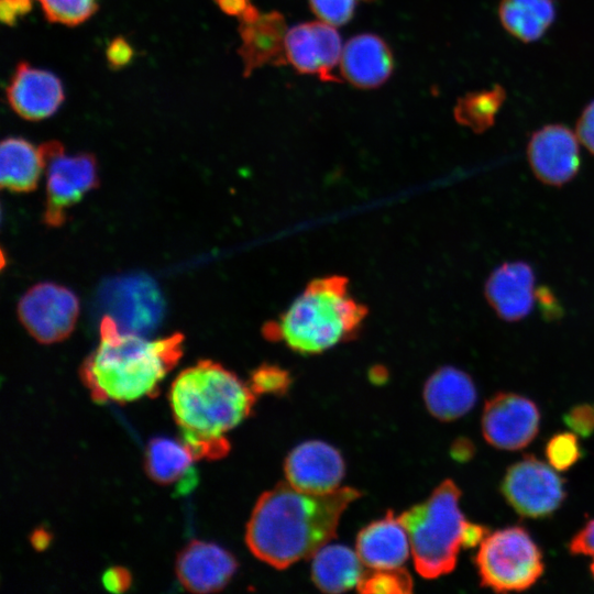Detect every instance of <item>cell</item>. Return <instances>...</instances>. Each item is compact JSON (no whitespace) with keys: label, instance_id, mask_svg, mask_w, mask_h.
Returning a JSON list of instances; mask_svg holds the SVG:
<instances>
[{"label":"cell","instance_id":"d6986e66","mask_svg":"<svg viewBox=\"0 0 594 594\" xmlns=\"http://www.w3.org/2000/svg\"><path fill=\"white\" fill-rule=\"evenodd\" d=\"M355 550L372 570L400 568L411 552L407 530L392 512L359 532Z\"/></svg>","mask_w":594,"mask_h":594},{"label":"cell","instance_id":"e0dca14e","mask_svg":"<svg viewBox=\"0 0 594 594\" xmlns=\"http://www.w3.org/2000/svg\"><path fill=\"white\" fill-rule=\"evenodd\" d=\"M11 108L23 119L42 120L54 114L64 100L61 80L52 73L20 63L7 89Z\"/></svg>","mask_w":594,"mask_h":594},{"label":"cell","instance_id":"ab89813d","mask_svg":"<svg viewBox=\"0 0 594 594\" xmlns=\"http://www.w3.org/2000/svg\"><path fill=\"white\" fill-rule=\"evenodd\" d=\"M488 535L490 530L485 526L468 521L463 530L462 548H475L480 546Z\"/></svg>","mask_w":594,"mask_h":594},{"label":"cell","instance_id":"603a6c76","mask_svg":"<svg viewBox=\"0 0 594 594\" xmlns=\"http://www.w3.org/2000/svg\"><path fill=\"white\" fill-rule=\"evenodd\" d=\"M364 563L356 550L342 544H324L312 556L311 579L326 593H342L358 587Z\"/></svg>","mask_w":594,"mask_h":594},{"label":"cell","instance_id":"7c38bea8","mask_svg":"<svg viewBox=\"0 0 594 594\" xmlns=\"http://www.w3.org/2000/svg\"><path fill=\"white\" fill-rule=\"evenodd\" d=\"M529 166L538 180L549 186H563L580 169L579 140L561 124L546 125L535 131L528 142Z\"/></svg>","mask_w":594,"mask_h":594},{"label":"cell","instance_id":"8fae6325","mask_svg":"<svg viewBox=\"0 0 594 594\" xmlns=\"http://www.w3.org/2000/svg\"><path fill=\"white\" fill-rule=\"evenodd\" d=\"M343 47L334 26L323 21L294 25L285 37V55L301 74L318 75L323 81H339L332 70L340 64Z\"/></svg>","mask_w":594,"mask_h":594},{"label":"cell","instance_id":"f546056e","mask_svg":"<svg viewBox=\"0 0 594 594\" xmlns=\"http://www.w3.org/2000/svg\"><path fill=\"white\" fill-rule=\"evenodd\" d=\"M250 387L256 394H283L290 385V375L278 365L263 364L251 374Z\"/></svg>","mask_w":594,"mask_h":594},{"label":"cell","instance_id":"5b68a950","mask_svg":"<svg viewBox=\"0 0 594 594\" xmlns=\"http://www.w3.org/2000/svg\"><path fill=\"white\" fill-rule=\"evenodd\" d=\"M461 495L448 479L426 501L398 516L409 537L416 571L425 579L446 575L457 565L468 522L460 509Z\"/></svg>","mask_w":594,"mask_h":594},{"label":"cell","instance_id":"e575fe53","mask_svg":"<svg viewBox=\"0 0 594 594\" xmlns=\"http://www.w3.org/2000/svg\"><path fill=\"white\" fill-rule=\"evenodd\" d=\"M219 8L229 15L239 16L241 22H248L260 15L250 0H215Z\"/></svg>","mask_w":594,"mask_h":594},{"label":"cell","instance_id":"f35d334b","mask_svg":"<svg viewBox=\"0 0 594 594\" xmlns=\"http://www.w3.org/2000/svg\"><path fill=\"white\" fill-rule=\"evenodd\" d=\"M536 301H538L544 318L553 319L561 315V307L557 301L556 296L548 287H539L536 289Z\"/></svg>","mask_w":594,"mask_h":594},{"label":"cell","instance_id":"d6a6232c","mask_svg":"<svg viewBox=\"0 0 594 594\" xmlns=\"http://www.w3.org/2000/svg\"><path fill=\"white\" fill-rule=\"evenodd\" d=\"M575 134L584 147L594 155V101L583 110L579 118Z\"/></svg>","mask_w":594,"mask_h":594},{"label":"cell","instance_id":"4fadbf2b","mask_svg":"<svg viewBox=\"0 0 594 594\" xmlns=\"http://www.w3.org/2000/svg\"><path fill=\"white\" fill-rule=\"evenodd\" d=\"M105 302L118 327L127 332L144 334L161 319V294L146 277H128L113 280L105 290Z\"/></svg>","mask_w":594,"mask_h":594},{"label":"cell","instance_id":"30bf717a","mask_svg":"<svg viewBox=\"0 0 594 594\" xmlns=\"http://www.w3.org/2000/svg\"><path fill=\"white\" fill-rule=\"evenodd\" d=\"M540 419V410L531 399L501 392L485 403L481 428L484 439L492 447L516 451L536 438Z\"/></svg>","mask_w":594,"mask_h":594},{"label":"cell","instance_id":"d590c367","mask_svg":"<svg viewBox=\"0 0 594 594\" xmlns=\"http://www.w3.org/2000/svg\"><path fill=\"white\" fill-rule=\"evenodd\" d=\"M106 55L109 64L114 68H119L131 62L133 50L123 37H116L108 45Z\"/></svg>","mask_w":594,"mask_h":594},{"label":"cell","instance_id":"8992f818","mask_svg":"<svg viewBox=\"0 0 594 594\" xmlns=\"http://www.w3.org/2000/svg\"><path fill=\"white\" fill-rule=\"evenodd\" d=\"M475 565L481 585L496 593L528 590L544 570L539 547L518 526L490 534L479 546Z\"/></svg>","mask_w":594,"mask_h":594},{"label":"cell","instance_id":"4dcf8cb0","mask_svg":"<svg viewBox=\"0 0 594 594\" xmlns=\"http://www.w3.org/2000/svg\"><path fill=\"white\" fill-rule=\"evenodd\" d=\"M309 4L321 21L340 26L352 18L355 0H309Z\"/></svg>","mask_w":594,"mask_h":594},{"label":"cell","instance_id":"836d02e7","mask_svg":"<svg viewBox=\"0 0 594 594\" xmlns=\"http://www.w3.org/2000/svg\"><path fill=\"white\" fill-rule=\"evenodd\" d=\"M569 550L574 556H590L594 559V519L572 538Z\"/></svg>","mask_w":594,"mask_h":594},{"label":"cell","instance_id":"2e32d148","mask_svg":"<svg viewBox=\"0 0 594 594\" xmlns=\"http://www.w3.org/2000/svg\"><path fill=\"white\" fill-rule=\"evenodd\" d=\"M238 568L235 558L216 543L193 540L177 556L176 574L184 588L191 593L222 590Z\"/></svg>","mask_w":594,"mask_h":594},{"label":"cell","instance_id":"4316f807","mask_svg":"<svg viewBox=\"0 0 594 594\" xmlns=\"http://www.w3.org/2000/svg\"><path fill=\"white\" fill-rule=\"evenodd\" d=\"M361 593L404 594L413 590L410 574L400 568L373 570L358 585Z\"/></svg>","mask_w":594,"mask_h":594},{"label":"cell","instance_id":"d4e9b609","mask_svg":"<svg viewBox=\"0 0 594 594\" xmlns=\"http://www.w3.org/2000/svg\"><path fill=\"white\" fill-rule=\"evenodd\" d=\"M501 22L513 36L532 42L542 36L554 19L551 0H502Z\"/></svg>","mask_w":594,"mask_h":594},{"label":"cell","instance_id":"52a82bcc","mask_svg":"<svg viewBox=\"0 0 594 594\" xmlns=\"http://www.w3.org/2000/svg\"><path fill=\"white\" fill-rule=\"evenodd\" d=\"M46 172V201L44 222L59 227L67 210L98 186V168L91 154L67 155L61 143L42 144Z\"/></svg>","mask_w":594,"mask_h":594},{"label":"cell","instance_id":"5bb4252c","mask_svg":"<svg viewBox=\"0 0 594 594\" xmlns=\"http://www.w3.org/2000/svg\"><path fill=\"white\" fill-rule=\"evenodd\" d=\"M344 461L332 446L310 440L295 447L284 464L287 483L297 490L323 494L338 490L344 476Z\"/></svg>","mask_w":594,"mask_h":594},{"label":"cell","instance_id":"ac0fdd59","mask_svg":"<svg viewBox=\"0 0 594 594\" xmlns=\"http://www.w3.org/2000/svg\"><path fill=\"white\" fill-rule=\"evenodd\" d=\"M339 66L343 78L353 86L376 88L389 78L394 58L383 38L364 33L345 43Z\"/></svg>","mask_w":594,"mask_h":594},{"label":"cell","instance_id":"b9f144b4","mask_svg":"<svg viewBox=\"0 0 594 594\" xmlns=\"http://www.w3.org/2000/svg\"><path fill=\"white\" fill-rule=\"evenodd\" d=\"M590 570H591L592 576L594 579V559H593V562L591 563Z\"/></svg>","mask_w":594,"mask_h":594},{"label":"cell","instance_id":"60d3db41","mask_svg":"<svg viewBox=\"0 0 594 594\" xmlns=\"http://www.w3.org/2000/svg\"><path fill=\"white\" fill-rule=\"evenodd\" d=\"M474 453L475 447L473 442L465 438L458 439L451 448L452 457L460 462L469 461Z\"/></svg>","mask_w":594,"mask_h":594},{"label":"cell","instance_id":"ba28073f","mask_svg":"<svg viewBox=\"0 0 594 594\" xmlns=\"http://www.w3.org/2000/svg\"><path fill=\"white\" fill-rule=\"evenodd\" d=\"M501 491L518 515L534 519L552 515L566 496L564 479L534 455L507 469Z\"/></svg>","mask_w":594,"mask_h":594},{"label":"cell","instance_id":"7a4b0ae2","mask_svg":"<svg viewBox=\"0 0 594 594\" xmlns=\"http://www.w3.org/2000/svg\"><path fill=\"white\" fill-rule=\"evenodd\" d=\"M256 396L233 372L201 360L177 375L168 399L180 440L196 460H217L229 452L226 436L251 414Z\"/></svg>","mask_w":594,"mask_h":594},{"label":"cell","instance_id":"9a60e30c","mask_svg":"<svg viewBox=\"0 0 594 594\" xmlns=\"http://www.w3.org/2000/svg\"><path fill=\"white\" fill-rule=\"evenodd\" d=\"M536 276L525 261L505 262L488 275L484 296L499 319L515 322L526 318L536 301Z\"/></svg>","mask_w":594,"mask_h":594},{"label":"cell","instance_id":"277c9868","mask_svg":"<svg viewBox=\"0 0 594 594\" xmlns=\"http://www.w3.org/2000/svg\"><path fill=\"white\" fill-rule=\"evenodd\" d=\"M366 314L365 306L351 295L345 277H320L264 327V334L298 353L318 354L352 338Z\"/></svg>","mask_w":594,"mask_h":594},{"label":"cell","instance_id":"9c48e42d","mask_svg":"<svg viewBox=\"0 0 594 594\" xmlns=\"http://www.w3.org/2000/svg\"><path fill=\"white\" fill-rule=\"evenodd\" d=\"M79 315V300L65 286L45 282L31 287L19 300L18 316L26 331L41 343L66 339Z\"/></svg>","mask_w":594,"mask_h":594},{"label":"cell","instance_id":"484cf974","mask_svg":"<svg viewBox=\"0 0 594 594\" xmlns=\"http://www.w3.org/2000/svg\"><path fill=\"white\" fill-rule=\"evenodd\" d=\"M505 99L502 87L466 94L460 98L454 108L455 120L476 133L484 132L494 123Z\"/></svg>","mask_w":594,"mask_h":594},{"label":"cell","instance_id":"44dd1931","mask_svg":"<svg viewBox=\"0 0 594 594\" xmlns=\"http://www.w3.org/2000/svg\"><path fill=\"white\" fill-rule=\"evenodd\" d=\"M424 399L433 417L442 421H452L463 417L474 407L477 392L468 373L454 366H442L427 380Z\"/></svg>","mask_w":594,"mask_h":594},{"label":"cell","instance_id":"f1b7e54d","mask_svg":"<svg viewBox=\"0 0 594 594\" xmlns=\"http://www.w3.org/2000/svg\"><path fill=\"white\" fill-rule=\"evenodd\" d=\"M544 453L549 464L556 471L563 472L580 460L582 450L574 432H559L548 440Z\"/></svg>","mask_w":594,"mask_h":594},{"label":"cell","instance_id":"cb8c5ba5","mask_svg":"<svg viewBox=\"0 0 594 594\" xmlns=\"http://www.w3.org/2000/svg\"><path fill=\"white\" fill-rule=\"evenodd\" d=\"M45 170L42 146L22 138H7L0 146V184L12 193H29L36 188Z\"/></svg>","mask_w":594,"mask_h":594},{"label":"cell","instance_id":"83f0119b","mask_svg":"<svg viewBox=\"0 0 594 594\" xmlns=\"http://www.w3.org/2000/svg\"><path fill=\"white\" fill-rule=\"evenodd\" d=\"M48 21L69 26L88 20L97 10V0H38Z\"/></svg>","mask_w":594,"mask_h":594},{"label":"cell","instance_id":"1f68e13d","mask_svg":"<svg viewBox=\"0 0 594 594\" xmlns=\"http://www.w3.org/2000/svg\"><path fill=\"white\" fill-rule=\"evenodd\" d=\"M563 421L576 436L590 437L594 432V405L582 404L572 407L563 416Z\"/></svg>","mask_w":594,"mask_h":594},{"label":"cell","instance_id":"8d00e7d4","mask_svg":"<svg viewBox=\"0 0 594 594\" xmlns=\"http://www.w3.org/2000/svg\"><path fill=\"white\" fill-rule=\"evenodd\" d=\"M32 8L31 0H1L0 19L8 25H13L18 19L26 14Z\"/></svg>","mask_w":594,"mask_h":594},{"label":"cell","instance_id":"74e56055","mask_svg":"<svg viewBox=\"0 0 594 594\" xmlns=\"http://www.w3.org/2000/svg\"><path fill=\"white\" fill-rule=\"evenodd\" d=\"M102 584L110 592L122 593L130 587L131 575L127 569L113 566L105 571Z\"/></svg>","mask_w":594,"mask_h":594},{"label":"cell","instance_id":"6da1fadb","mask_svg":"<svg viewBox=\"0 0 594 594\" xmlns=\"http://www.w3.org/2000/svg\"><path fill=\"white\" fill-rule=\"evenodd\" d=\"M360 497L352 487L323 494L279 483L257 499L246 524L245 542L263 562L276 568L310 558L337 534L346 507Z\"/></svg>","mask_w":594,"mask_h":594},{"label":"cell","instance_id":"7402d4cb","mask_svg":"<svg viewBox=\"0 0 594 594\" xmlns=\"http://www.w3.org/2000/svg\"><path fill=\"white\" fill-rule=\"evenodd\" d=\"M195 459L182 440L156 437L146 447L144 466L152 481L173 485L177 494H187L197 483Z\"/></svg>","mask_w":594,"mask_h":594},{"label":"cell","instance_id":"3957f363","mask_svg":"<svg viewBox=\"0 0 594 594\" xmlns=\"http://www.w3.org/2000/svg\"><path fill=\"white\" fill-rule=\"evenodd\" d=\"M182 333L158 340L121 330L106 315L100 341L80 367V378L97 403H128L152 396L183 354Z\"/></svg>","mask_w":594,"mask_h":594},{"label":"cell","instance_id":"ffe728a7","mask_svg":"<svg viewBox=\"0 0 594 594\" xmlns=\"http://www.w3.org/2000/svg\"><path fill=\"white\" fill-rule=\"evenodd\" d=\"M286 21L282 13L271 11L248 22H241L242 38L239 54L243 62L244 76L266 64H282L286 59Z\"/></svg>","mask_w":594,"mask_h":594}]
</instances>
